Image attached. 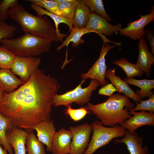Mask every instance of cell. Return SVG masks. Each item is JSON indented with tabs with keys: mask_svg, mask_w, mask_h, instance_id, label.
I'll list each match as a JSON object with an SVG mask.
<instances>
[{
	"mask_svg": "<svg viewBox=\"0 0 154 154\" xmlns=\"http://www.w3.org/2000/svg\"><path fill=\"white\" fill-rule=\"evenodd\" d=\"M10 18L19 24L25 33L58 42L55 28L46 16L35 15L19 4L8 11Z\"/></svg>",
	"mask_w": 154,
	"mask_h": 154,
	"instance_id": "3",
	"label": "cell"
},
{
	"mask_svg": "<svg viewBox=\"0 0 154 154\" xmlns=\"http://www.w3.org/2000/svg\"><path fill=\"white\" fill-rule=\"evenodd\" d=\"M41 58L39 57H29L15 56L11 69L12 72L18 75L26 82L29 79L32 73L38 68Z\"/></svg>",
	"mask_w": 154,
	"mask_h": 154,
	"instance_id": "10",
	"label": "cell"
},
{
	"mask_svg": "<svg viewBox=\"0 0 154 154\" xmlns=\"http://www.w3.org/2000/svg\"><path fill=\"white\" fill-rule=\"evenodd\" d=\"M17 29L15 25L0 21V42L3 39H9L13 37Z\"/></svg>",
	"mask_w": 154,
	"mask_h": 154,
	"instance_id": "33",
	"label": "cell"
},
{
	"mask_svg": "<svg viewBox=\"0 0 154 154\" xmlns=\"http://www.w3.org/2000/svg\"><path fill=\"white\" fill-rule=\"evenodd\" d=\"M116 91V89L112 84L108 83L99 89L98 93L100 95L110 97Z\"/></svg>",
	"mask_w": 154,
	"mask_h": 154,
	"instance_id": "35",
	"label": "cell"
},
{
	"mask_svg": "<svg viewBox=\"0 0 154 154\" xmlns=\"http://www.w3.org/2000/svg\"><path fill=\"white\" fill-rule=\"evenodd\" d=\"M144 36L149 42L152 53L154 55V33L150 28H147L145 30Z\"/></svg>",
	"mask_w": 154,
	"mask_h": 154,
	"instance_id": "36",
	"label": "cell"
},
{
	"mask_svg": "<svg viewBox=\"0 0 154 154\" xmlns=\"http://www.w3.org/2000/svg\"><path fill=\"white\" fill-rule=\"evenodd\" d=\"M14 125L12 120L0 113V144L3 145L4 149L9 154H14L13 149L9 145L7 139L6 133L10 131Z\"/></svg>",
	"mask_w": 154,
	"mask_h": 154,
	"instance_id": "23",
	"label": "cell"
},
{
	"mask_svg": "<svg viewBox=\"0 0 154 154\" xmlns=\"http://www.w3.org/2000/svg\"><path fill=\"white\" fill-rule=\"evenodd\" d=\"M152 7L151 9L149 11L151 13L145 15H140L139 19L129 22L126 27L120 30L119 35L128 37L131 39L134 40H139L143 37L145 27L154 20V7L152 5Z\"/></svg>",
	"mask_w": 154,
	"mask_h": 154,
	"instance_id": "11",
	"label": "cell"
},
{
	"mask_svg": "<svg viewBox=\"0 0 154 154\" xmlns=\"http://www.w3.org/2000/svg\"><path fill=\"white\" fill-rule=\"evenodd\" d=\"M19 5L17 0H3L0 1V21L5 22L9 17V10Z\"/></svg>",
	"mask_w": 154,
	"mask_h": 154,
	"instance_id": "32",
	"label": "cell"
},
{
	"mask_svg": "<svg viewBox=\"0 0 154 154\" xmlns=\"http://www.w3.org/2000/svg\"><path fill=\"white\" fill-rule=\"evenodd\" d=\"M129 113L133 116L126 121L119 124L131 134H132L138 128L144 125L154 126V113L151 112L141 111L136 112L131 109Z\"/></svg>",
	"mask_w": 154,
	"mask_h": 154,
	"instance_id": "12",
	"label": "cell"
},
{
	"mask_svg": "<svg viewBox=\"0 0 154 154\" xmlns=\"http://www.w3.org/2000/svg\"><path fill=\"white\" fill-rule=\"evenodd\" d=\"M149 99L143 101L137 104L135 107L132 110L133 111L142 110L154 112V94H153L149 97Z\"/></svg>",
	"mask_w": 154,
	"mask_h": 154,
	"instance_id": "34",
	"label": "cell"
},
{
	"mask_svg": "<svg viewBox=\"0 0 154 154\" xmlns=\"http://www.w3.org/2000/svg\"><path fill=\"white\" fill-rule=\"evenodd\" d=\"M91 13H94L106 19L108 22L112 20L106 13L102 0H83Z\"/></svg>",
	"mask_w": 154,
	"mask_h": 154,
	"instance_id": "27",
	"label": "cell"
},
{
	"mask_svg": "<svg viewBox=\"0 0 154 154\" xmlns=\"http://www.w3.org/2000/svg\"><path fill=\"white\" fill-rule=\"evenodd\" d=\"M115 70V68L113 69L110 68L107 70L105 78L111 81L117 91L123 93L128 98L133 99L136 104L140 103L141 99L125 81L122 80L119 76L116 75Z\"/></svg>",
	"mask_w": 154,
	"mask_h": 154,
	"instance_id": "18",
	"label": "cell"
},
{
	"mask_svg": "<svg viewBox=\"0 0 154 154\" xmlns=\"http://www.w3.org/2000/svg\"><path fill=\"white\" fill-rule=\"evenodd\" d=\"M122 27L120 23L116 25H112L105 18L94 13L91 12L88 23L85 28L91 32L98 34L104 42L107 43L110 41L104 35L109 36L117 34V32L122 28Z\"/></svg>",
	"mask_w": 154,
	"mask_h": 154,
	"instance_id": "9",
	"label": "cell"
},
{
	"mask_svg": "<svg viewBox=\"0 0 154 154\" xmlns=\"http://www.w3.org/2000/svg\"><path fill=\"white\" fill-rule=\"evenodd\" d=\"M0 154H7V151L1 147L0 144Z\"/></svg>",
	"mask_w": 154,
	"mask_h": 154,
	"instance_id": "38",
	"label": "cell"
},
{
	"mask_svg": "<svg viewBox=\"0 0 154 154\" xmlns=\"http://www.w3.org/2000/svg\"><path fill=\"white\" fill-rule=\"evenodd\" d=\"M31 8L34 10L39 16H43L46 15L50 17L54 21L55 26V32L58 42L63 41V38L67 34L61 33L58 28V26L61 23L66 24L69 27V31L70 32L73 27L72 20L69 19L50 13L45 9L35 4L31 3Z\"/></svg>",
	"mask_w": 154,
	"mask_h": 154,
	"instance_id": "19",
	"label": "cell"
},
{
	"mask_svg": "<svg viewBox=\"0 0 154 154\" xmlns=\"http://www.w3.org/2000/svg\"><path fill=\"white\" fill-rule=\"evenodd\" d=\"M26 143L27 154H46L44 144L37 138L33 130L28 132Z\"/></svg>",
	"mask_w": 154,
	"mask_h": 154,
	"instance_id": "26",
	"label": "cell"
},
{
	"mask_svg": "<svg viewBox=\"0 0 154 154\" xmlns=\"http://www.w3.org/2000/svg\"><path fill=\"white\" fill-rule=\"evenodd\" d=\"M66 106L67 109L65 110V114L69 115L70 118L75 121L81 120L87 114H90V112L87 106L76 109L72 108L71 104Z\"/></svg>",
	"mask_w": 154,
	"mask_h": 154,
	"instance_id": "31",
	"label": "cell"
},
{
	"mask_svg": "<svg viewBox=\"0 0 154 154\" xmlns=\"http://www.w3.org/2000/svg\"><path fill=\"white\" fill-rule=\"evenodd\" d=\"M91 12L83 0H77L74 18V27L81 29L85 28L89 20Z\"/></svg>",
	"mask_w": 154,
	"mask_h": 154,
	"instance_id": "21",
	"label": "cell"
},
{
	"mask_svg": "<svg viewBox=\"0 0 154 154\" xmlns=\"http://www.w3.org/2000/svg\"><path fill=\"white\" fill-rule=\"evenodd\" d=\"M72 139L69 130L62 128L56 132L53 139L52 154H69Z\"/></svg>",
	"mask_w": 154,
	"mask_h": 154,
	"instance_id": "16",
	"label": "cell"
},
{
	"mask_svg": "<svg viewBox=\"0 0 154 154\" xmlns=\"http://www.w3.org/2000/svg\"><path fill=\"white\" fill-rule=\"evenodd\" d=\"M28 132L16 127L6 133L7 140L13 149L15 154H26L25 144Z\"/></svg>",
	"mask_w": 154,
	"mask_h": 154,
	"instance_id": "17",
	"label": "cell"
},
{
	"mask_svg": "<svg viewBox=\"0 0 154 154\" xmlns=\"http://www.w3.org/2000/svg\"><path fill=\"white\" fill-rule=\"evenodd\" d=\"M31 3L35 4L48 11L61 16L58 4L54 0H29Z\"/></svg>",
	"mask_w": 154,
	"mask_h": 154,
	"instance_id": "30",
	"label": "cell"
},
{
	"mask_svg": "<svg viewBox=\"0 0 154 154\" xmlns=\"http://www.w3.org/2000/svg\"><path fill=\"white\" fill-rule=\"evenodd\" d=\"M52 42L26 33L16 38L3 39L0 41L15 56L25 57L35 56L48 52Z\"/></svg>",
	"mask_w": 154,
	"mask_h": 154,
	"instance_id": "4",
	"label": "cell"
},
{
	"mask_svg": "<svg viewBox=\"0 0 154 154\" xmlns=\"http://www.w3.org/2000/svg\"><path fill=\"white\" fill-rule=\"evenodd\" d=\"M134 106L129 98L119 93L114 94L102 103L93 104L88 102L87 106L104 126L114 127L126 121L131 116L129 113Z\"/></svg>",
	"mask_w": 154,
	"mask_h": 154,
	"instance_id": "2",
	"label": "cell"
},
{
	"mask_svg": "<svg viewBox=\"0 0 154 154\" xmlns=\"http://www.w3.org/2000/svg\"><path fill=\"white\" fill-rule=\"evenodd\" d=\"M4 92V91L0 86V102L3 97Z\"/></svg>",
	"mask_w": 154,
	"mask_h": 154,
	"instance_id": "37",
	"label": "cell"
},
{
	"mask_svg": "<svg viewBox=\"0 0 154 154\" xmlns=\"http://www.w3.org/2000/svg\"><path fill=\"white\" fill-rule=\"evenodd\" d=\"M69 129L72 134L69 154H84L89 143L92 125L85 123L76 127L70 126Z\"/></svg>",
	"mask_w": 154,
	"mask_h": 154,
	"instance_id": "7",
	"label": "cell"
},
{
	"mask_svg": "<svg viewBox=\"0 0 154 154\" xmlns=\"http://www.w3.org/2000/svg\"><path fill=\"white\" fill-rule=\"evenodd\" d=\"M25 82L17 78L11 70L0 69V86L4 92L11 93Z\"/></svg>",
	"mask_w": 154,
	"mask_h": 154,
	"instance_id": "20",
	"label": "cell"
},
{
	"mask_svg": "<svg viewBox=\"0 0 154 154\" xmlns=\"http://www.w3.org/2000/svg\"><path fill=\"white\" fill-rule=\"evenodd\" d=\"M85 81L82 80L80 83L73 90L60 95L56 94L54 98L52 106L55 107L62 105L66 106L73 103L82 106L89 102L92 92L100 84L97 80L91 79L89 85L82 88V85Z\"/></svg>",
	"mask_w": 154,
	"mask_h": 154,
	"instance_id": "6",
	"label": "cell"
},
{
	"mask_svg": "<svg viewBox=\"0 0 154 154\" xmlns=\"http://www.w3.org/2000/svg\"><path fill=\"white\" fill-rule=\"evenodd\" d=\"M15 56L6 47L0 46V69H11Z\"/></svg>",
	"mask_w": 154,
	"mask_h": 154,
	"instance_id": "28",
	"label": "cell"
},
{
	"mask_svg": "<svg viewBox=\"0 0 154 154\" xmlns=\"http://www.w3.org/2000/svg\"><path fill=\"white\" fill-rule=\"evenodd\" d=\"M38 139L46 146V150L51 152L53 139L56 132L53 120L41 122L34 126Z\"/></svg>",
	"mask_w": 154,
	"mask_h": 154,
	"instance_id": "14",
	"label": "cell"
},
{
	"mask_svg": "<svg viewBox=\"0 0 154 154\" xmlns=\"http://www.w3.org/2000/svg\"><path fill=\"white\" fill-rule=\"evenodd\" d=\"M114 141L116 143H124L130 154H150L148 146H143V139L135 131L131 134L127 130L126 134L123 138L116 139Z\"/></svg>",
	"mask_w": 154,
	"mask_h": 154,
	"instance_id": "13",
	"label": "cell"
},
{
	"mask_svg": "<svg viewBox=\"0 0 154 154\" xmlns=\"http://www.w3.org/2000/svg\"><path fill=\"white\" fill-rule=\"evenodd\" d=\"M138 47L139 55L136 64L149 78L151 75V66L154 62V55L149 51L147 42L144 37L139 39Z\"/></svg>",
	"mask_w": 154,
	"mask_h": 154,
	"instance_id": "15",
	"label": "cell"
},
{
	"mask_svg": "<svg viewBox=\"0 0 154 154\" xmlns=\"http://www.w3.org/2000/svg\"><path fill=\"white\" fill-rule=\"evenodd\" d=\"M115 45L104 42L102 46L100 56L92 67L86 73L81 74L80 77L83 80L88 78L94 79L98 81L101 86L108 83L105 79V74L107 66L106 63L105 56L111 49L114 48Z\"/></svg>",
	"mask_w": 154,
	"mask_h": 154,
	"instance_id": "8",
	"label": "cell"
},
{
	"mask_svg": "<svg viewBox=\"0 0 154 154\" xmlns=\"http://www.w3.org/2000/svg\"><path fill=\"white\" fill-rule=\"evenodd\" d=\"M92 125V138L84 154H93L98 149L108 144L114 138L123 137L127 132V130L119 124L112 127H107L98 120L94 121Z\"/></svg>",
	"mask_w": 154,
	"mask_h": 154,
	"instance_id": "5",
	"label": "cell"
},
{
	"mask_svg": "<svg viewBox=\"0 0 154 154\" xmlns=\"http://www.w3.org/2000/svg\"><path fill=\"white\" fill-rule=\"evenodd\" d=\"M112 63L121 68L125 71L128 79L135 76L141 77L144 73L137 65L129 62L124 58H121L114 61Z\"/></svg>",
	"mask_w": 154,
	"mask_h": 154,
	"instance_id": "25",
	"label": "cell"
},
{
	"mask_svg": "<svg viewBox=\"0 0 154 154\" xmlns=\"http://www.w3.org/2000/svg\"><path fill=\"white\" fill-rule=\"evenodd\" d=\"M77 0H68L58 3L61 16L72 20L74 16Z\"/></svg>",
	"mask_w": 154,
	"mask_h": 154,
	"instance_id": "29",
	"label": "cell"
},
{
	"mask_svg": "<svg viewBox=\"0 0 154 154\" xmlns=\"http://www.w3.org/2000/svg\"><path fill=\"white\" fill-rule=\"evenodd\" d=\"M91 32L86 28L80 29L73 27L70 31V35L56 49L60 50L65 46H66L67 48L70 42H72V46L74 48L78 46L80 44H83L84 40L82 39V37L85 34Z\"/></svg>",
	"mask_w": 154,
	"mask_h": 154,
	"instance_id": "24",
	"label": "cell"
},
{
	"mask_svg": "<svg viewBox=\"0 0 154 154\" xmlns=\"http://www.w3.org/2000/svg\"><path fill=\"white\" fill-rule=\"evenodd\" d=\"M124 81L127 84L138 87L140 88L136 93L141 99L145 97H149L153 94L151 90L154 88V80H137L133 78H125Z\"/></svg>",
	"mask_w": 154,
	"mask_h": 154,
	"instance_id": "22",
	"label": "cell"
},
{
	"mask_svg": "<svg viewBox=\"0 0 154 154\" xmlns=\"http://www.w3.org/2000/svg\"><path fill=\"white\" fill-rule=\"evenodd\" d=\"M60 87L57 80L37 69L17 90L4 92L0 113L11 119L15 126L27 132L38 123L51 120L54 98Z\"/></svg>",
	"mask_w": 154,
	"mask_h": 154,
	"instance_id": "1",
	"label": "cell"
}]
</instances>
